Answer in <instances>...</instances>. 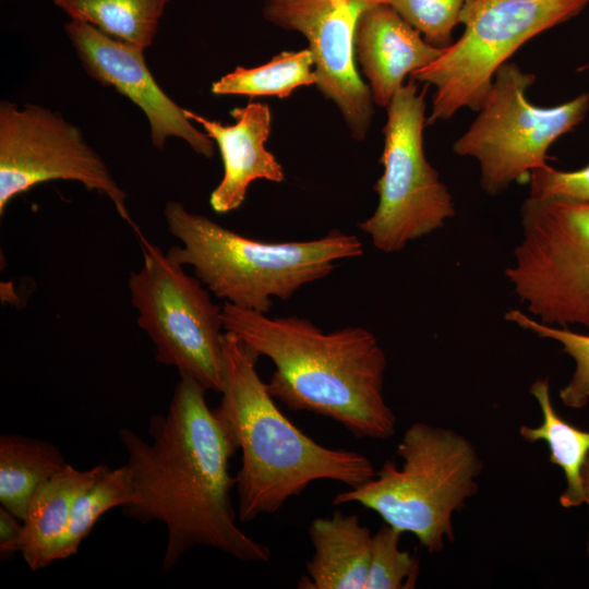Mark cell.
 Returning a JSON list of instances; mask_svg holds the SVG:
<instances>
[{"instance_id":"obj_1","label":"cell","mask_w":589,"mask_h":589,"mask_svg":"<svg viewBox=\"0 0 589 589\" xmlns=\"http://www.w3.org/2000/svg\"><path fill=\"white\" fill-rule=\"evenodd\" d=\"M179 375L167 412L149 420L151 441L131 429L119 430L135 493L122 513L142 524L165 525L163 572L196 546L267 563L271 549L237 524L230 496L236 477L229 471L237 448L208 407L207 389L193 377Z\"/></svg>"},{"instance_id":"obj_2","label":"cell","mask_w":589,"mask_h":589,"mask_svg":"<svg viewBox=\"0 0 589 589\" xmlns=\"http://www.w3.org/2000/svg\"><path fill=\"white\" fill-rule=\"evenodd\" d=\"M223 322L225 332L273 362L267 389L288 409L326 417L356 437L395 434L396 417L384 396L387 360L369 329L327 333L304 317H268L228 302Z\"/></svg>"},{"instance_id":"obj_3","label":"cell","mask_w":589,"mask_h":589,"mask_svg":"<svg viewBox=\"0 0 589 589\" xmlns=\"http://www.w3.org/2000/svg\"><path fill=\"white\" fill-rule=\"evenodd\" d=\"M257 358L225 332L221 398L214 412L241 450L235 476L239 520L278 512L314 481L332 480L352 489L371 480L376 471L366 456L318 444L279 410L256 371Z\"/></svg>"},{"instance_id":"obj_4","label":"cell","mask_w":589,"mask_h":589,"mask_svg":"<svg viewBox=\"0 0 589 589\" xmlns=\"http://www.w3.org/2000/svg\"><path fill=\"white\" fill-rule=\"evenodd\" d=\"M169 232L181 247L167 251L219 299L235 306L267 313L273 297L288 300L306 284L328 276L339 260L359 257L356 235L333 229L309 241L264 242L244 237L206 216L170 201L164 209Z\"/></svg>"},{"instance_id":"obj_5","label":"cell","mask_w":589,"mask_h":589,"mask_svg":"<svg viewBox=\"0 0 589 589\" xmlns=\"http://www.w3.org/2000/svg\"><path fill=\"white\" fill-rule=\"evenodd\" d=\"M401 468L387 460L368 482L348 488L334 505L358 503L400 532L412 533L430 553L455 541L453 515L476 495L483 464L461 434L412 423L397 446Z\"/></svg>"},{"instance_id":"obj_6","label":"cell","mask_w":589,"mask_h":589,"mask_svg":"<svg viewBox=\"0 0 589 589\" xmlns=\"http://www.w3.org/2000/svg\"><path fill=\"white\" fill-rule=\"evenodd\" d=\"M589 0H466L462 35L410 79L434 86L426 124L478 111L496 71L534 36L578 15Z\"/></svg>"},{"instance_id":"obj_7","label":"cell","mask_w":589,"mask_h":589,"mask_svg":"<svg viewBox=\"0 0 589 589\" xmlns=\"http://www.w3.org/2000/svg\"><path fill=\"white\" fill-rule=\"evenodd\" d=\"M533 73L506 62L495 73L467 131L453 144L456 155L474 158L480 184L497 195L512 183L548 165V151L575 129L589 111V93L552 107L536 106L527 98Z\"/></svg>"},{"instance_id":"obj_8","label":"cell","mask_w":589,"mask_h":589,"mask_svg":"<svg viewBox=\"0 0 589 589\" xmlns=\"http://www.w3.org/2000/svg\"><path fill=\"white\" fill-rule=\"evenodd\" d=\"M143 264L131 273L129 289L137 323L156 348V360L193 377L207 390L223 385V306L183 265L137 229Z\"/></svg>"},{"instance_id":"obj_9","label":"cell","mask_w":589,"mask_h":589,"mask_svg":"<svg viewBox=\"0 0 589 589\" xmlns=\"http://www.w3.org/2000/svg\"><path fill=\"white\" fill-rule=\"evenodd\" d=\"M520 226L505 269L516 296L544 324L589 330V203L528 196Z\"/></svg>"},{"instance_id":"obj_10","label":"cell","mask_w":589,"mask_h":589,"mask_svg":"<svg viewBox=\"0 0 589 589\" xmlns=\"http://www.w3.org/2000/svg\"><path fill=\"white\" fill-rule=\"evenodd\" d=\"M418 84L410 79L386 107L380 158L383 173L373 187L378 203L374 213L358 224L384 253L401 251L408 242L442 228L455 215L453 196L424 154L429 85L419 91Z\"/></svg>"},{"instance_id":"obj_11","label":"cell","mask_w":589,"mask_h":589,"mask_svg":"<svg viewBox=\"0 0 589 589\" xmlns=\"http://www.w3.org/2000/svg\"><path fill=\"white\" fill-rule=\"evenodd\" d=\"M70 180L107 196L122 219L139 228L127 207V194L79 127L39 105L22 109L0 103V215L8 204L37 184Z\"/></svg>"},{"instance_id":"obj_12","label":"cell","mask_w":589,"mask_h":589,"mask_svg":"<svg viewBox=\"0 0 589 589\" xmlns=\"http://www.w3.org/2000/svg\"><path fill=\"white\" fill-rule=\"evenodd\" d=\"M376 0H267V21L301 33L314 61L315 85L340 110L353 139L363 141L374 109L370 88L354 63V33Z\"/></svg>"},{"instance_id":"obj_13","label":"cell","mask_w":589,"mask_h":589,"mask_svg":"<svg viewBox=\"0 0 589 589\" xmlns=\"http://www.w3.org/2000/svg\"><path fill=\"white\" fill-rule=\"evenodd\" d=\"M64 32L88 76L116 88L145 113L156 148L163 149L167 139L175 136L197 154L208 158L214 155V141L196 129L184 108L160 88L146 64L143 49L84 22L70 20Z\"/></svg>"},{"instance_id":"obj_14","label":"cell","mask_w":589,"mask_h":589,"mask_svg":"<svg viewBox=\"0 0 589 589\" xmlns=\"http://www.w3.org/2000/svg\"><path fill=\"white\" fill-rule=\"evenodd\" d=\"M184 112L191 121L202 125L221 156L224 176L209 196L215 212L228 213L239 208L250 184L256 180L281 182L285 179L281 165L265 148L272 123L266 104L251 101L244 107L233 108L230 111L233 124L209 120L188 109Z\"/></svg>"},{"instance_id":"obj_15","label":"cell","mask_w":589,"mask_h":589,"mask_svg":"<svg viewBox=\"0 0 589 589\" xmlns=\"http://www.w3.org/2000/svg\"><path fill=\"white\" fill-rule=\"evenodd\" d=\"M443 50L430 45L387 4L370 5L358 20L354 51L377 106L386 108L405 77L433 62Z\"/></svg>"},{"instance_id":"obj_16","label":"cell","mask_w":589,"mask_h":589,"mask_svg":"<svg viewBox=\"0 0 589 589\" xmlns=\"http://www.w3.org/2000/svg\"><path fill=\"white\" fill-rule=\"evenodd\" d=\"M308 533L314 554L306 562L300 589H363L368 576L372 532L356 514L335 510L312 520Z\"/></svg>"},{"instance_id":"obj_17","label":"cell","mask_w":589,"mask_h":589,"mask_svg":"<svg viewBox=\"0 0 589 589\" xmlns=\"http://www.w3.org/2000/svg\"><path fill=\"white\" fill-rule=\"evenodd\" d=\"M108 468L98 464L80 470L67 464L33 494L23 519L21 554L36 572L53 563V555L67 530L76 498Z\"/></svg>"},{"instance_id":"obj_18","label":"cell","mask_w":589,"mask_h":589,"mask_svg":"<svg viewBox=\"0 0 589 589\" xmlns=\"http://www.w3.org/2000/svg\"><path fill=\"white\" fill-rule=\"evenodd\" d=\"M68 462L53 444L24 435L0 436V504L22 521L35 491Z\"/></svg>"},{"instance_id":"obj_19","label":"cell","mask_w":589,"mask_h":589,"mask_svg":"<svg viewBox=\"0 0 589 589\" xmlns=\"http://www.w3.org/2000/svg\"><path fill=\"white\" fill-rule=\"evenodd\" d=\"M530 394L540 406L542 423L534 428L521 425L519 433L528 442L546 443L549 461L563 470L566 480V488L560 496L561 505L565 508L580 506L585 503L581 474L589 455V432L565 421L555 411L546 378L534 381Z\"/></svg>"},{"instance_id":"obj_20","label":"cell","mask_w":589,"mask_h":589,"mask_svg":"<svg viewBox=\"0 0 589 589\" xmlns=\"http://www.w3.org/2000/svg\"><path fill=\"white\" fill-rule=\"evenodd\" d=\"M170 0H53L73 21L87 23L104 34L148 48Z\"/></svg>"},{"instance_id":"obj_21","label":"cell","mask_w":589,"mask_h":589,"mask_svg":"<svg viewBox=\"0 0 589 589\" xmlns=\"http://www.w3.org/2000/svg\"><path fill=\"white\" fill-rule=\"evenodd\" d=\"M309 49L283 51L256 68L237 67L212 84L215 95L288 97L296 88L316 83Z\"/></svg>"},{"instance_id":"obj_22","label":"cell","mask_w":589,"mask_h":589,"mask_svg":"<svg viewBox=\"0 0 589 589\" xmlns=\"http://www.w3.org/2000/svg\"><path fill=\"white\" fill-rule=\"evenodd\" d=\"M135 493L127 465L108 467L75 501L73 510L53 562L67 560L79 551L98 519L109 509L132 504Z\"/></svg>"},{"instance_id":"obj_23","label":"cell","mask_w":589,"mask_h":589,"mask_svg":"<svg viewBox=\"0 0 589 589\" xmlns=\"http://www.w3.org/2000/svg\"><path fill=\"white\" fill-rule=\"evenodd\" d=\"M508 322L530 330L539 337L553 339L562 345L563 351L575 361V371L568 384L560 392L563 405L579 409L589 401V334L544 324L518 309L505 313Z\"/></svg>"},{"instance_id":"obj_24","label":"cell","mask_w":589,"mask_h":589,"mask_svg":"<svg viewBox=\"0 0 589 589\" xmlns=\"http://www.w3.org/2000/svg\"><path fill=\"white\" fill-rule=\"evenodd\" d=\"M401 534L386 522L372 534L370 564L363 589L414 588L419 560L399 548Z\"/></svg>"},{"instance_id":"obj_25","label":"cell","mask_w":589,"mask_h":589,"mask_svg":"<svg viewBox=\"0 0 589 589\" xmlns=\"http://www.w3.org/2000/svg\"><path fill=\"white\" fill-rule=\"evenodd\" d=\"M394 9L432 46L453 44V31L460 23L466 0H376Z\"/></svg>"},{"instance_id":"obj_26","label":"cell","mask_w":589,"mask_h":589,"mask_svg":"<svg viewBox=\"0 0 589 589\" xmlns=\"http://www.w3.org/2000/svg\"><path fill=\"white\" fill-rule=\"evenodd\" d=\"M529 196L589 203V164L574 171H562L549 164L533 169L528 178Z\"/></svg>"},{"instance_id":"obj_27","label":"cell","mask_w":589,"mask_h":589,"mask_svg":"<svg viewBox=\"0 0 589 589\" xmlns=\"http://www.w3.org/2000/svg\"><path fill=\"white\" fill-rule=\"evenodd\" d=\"M24 537L23 521L0 506V560L7 561L21 553Z\"/></svg>"},{"instance_id":"obj_28","label":"cell","mask_w":589,"mask_h":589,"mask_svg":"<svg viewBox=\"0 0 589 589\" xmlns=\"http://www.w3.org/2000/svg\"><path fill=\"white\" fill-rule=\"evenodd\" d=\"M581 476H582V488H584V501L589 506V455L582 467ZM587 554L589 555V533H588V542H587Z\"/></svg>"},{"instance_id":"obj_29","label":"cell","mask_w":589,"mask_h":589,"mask_svg":"<svg viewBox=\"0 0 589 589\" xmlns=\"http://www.w3.org/2000/svg\"><path fill=\"white\" fill-rule=\"evenodd\" d=\"M587 68H589V64L586 67H581L579 70L582 71V70H586Z\"/></svg>"}]
</instances>
